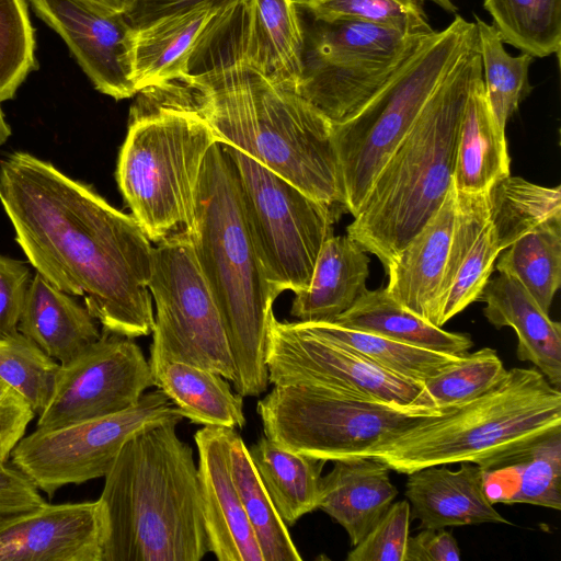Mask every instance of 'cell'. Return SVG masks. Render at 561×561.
I'll return each instance as SVG.
<instances>
[{
  "label": "cell",
  "mask_w": 561,
  "mask_h": 561,
  "mask_svg": "<svg viewBox=\"0 0 561 561\" xmlns=\"http://www.w3.org/2000/svg\"><path fill=\"white\" fill-rule=\"evenodd\" d=\"M0 203L30 263L82 296L102 330L152 333V242L131 216L47 161L13 152L0 161Z\"/></svg>",
  "instance_id": "cell-1"
},
{
  "label": "cell",
  "mask_w": 561,
  "mask_h": 561,
  "mask_svg": "<svg viewBox=\"0 0 561 561\" xmlns=\"http://www.w3.org/2000/svg\"><path fill=\"white\" fill-rule=\"evenodd\" d=\"M18 330L60 364L75 358L101 336L88 309L39 273L31 279Z\"/></svg>",
  "instance_id": "cell-25"
},
{
  "label": "cell",
  "mask_w": 561,
  "mask_h": 561,
  "mask_svg": "<svg viewBox=\"0 0 561 561\" xmlns=\"http://www.w3.org/2000/svg\"><path fill=\"white\" fill-rule=\"evenodd\" d=\"M60 363L22 333L0 337V379L39 416L53 396Z\"/></svg>",
  "instance_id": "cell-38"
},
{
  "label": "cell",
  "mask_w": 561,
  "mask_h": 561,
  "mask_svg": "<svg viewBox=\"0 0 561 561\" xmlns=\"http://www.w3.org/2000/svg\"><path fill=\"white\" fill-rule=\"evenodd\" d=\"M30 283L31 272L24 262L0 254V337L19 332Z\"/></svg>",
  "instance_id": "cell-44"
},
{
  "label": "cell",
  "mask_w": 561,
  "mask_h": 561,
  "mask_svg": "<svg viewBox=\"0 0 561 561\" xmlns=\"http://www.w3.org/2000/svg\"><path fill=\"white\" fill-rule=\"evenodd\" d=\"M99 500L0 510V561H102Z\"/></svg>",
  "instance_id": "cell-17"
},
{
  "label": "cell",
  "mask_w": 561,
  "mask_h": 561,
  "mask_svg": "<svg viewBox=\"0 0 561 561\" xmlns=\"http://www.w3.org/2000/svg\"><path fill=\"white\" fill-rule=\"evenodd\" d=\"M435 4H437L439 8H442L444 11L448 13H456L458 8L451 0H431Z\"/></svg>",
  "instance_id": "cell-51"
},
{
  "label": "cell",
  "mask_w": 561,
  "mask_h": 561,
  "mask_svg": "<svg viewBox=\"0 0 561 561\" xmlns=\"http://www.w3.org/2000/svg\"><path fill=\"white\" fill-rule=\"evenodd\" d=\"M506 374L496 351L483 347L423 383L436 407L445 410L489 391Z\"/></svg>",
  "instance_id": "cell-40"
},
{
  "label": "cell",
  "mask_w": 561,
  "mask_h": 561,
  "mask_svg": "<svg viewBox=\"0 0 561 561\" xmlns=\"http://www.w3.org/2000/svg\"><path fill=\"white\" fill-rule=\"evenodd\" d=\"M369 257L347 234L322 245L309 287L295 294L290 314L299 322H333L367 289Z\"/></svg>",
  "instance_id": "cell-24"
},
{
  "label": "cell",
  "mask_w": 561,
  "mask_h": 561,
  "mask_svg": "<svg viewBox=\"0 0 561 561\" xmlns=\"http://www.w3.org/2000/svg\"><path fill=\"white\" fill-rule=\"evenodd\" d=\"M141 92L194 112L219 142L248 153L312 198L345 211L333 123L254 61L249 48V0L224 4L183 71Z\"/></svg>",
  "instance_id": "cell-2"
},
{
  "label": "cell",
  "mask_w": 561,
  "mask_h": 561,
  "mask_svg": "<svg viewBox=\"0 0 561 561\" xmlns=\"http://www.w3.org/2000/svg\"><path fill=\"white\" fill-rule=\"evenodd\" d=\"M474 23L485 96L496 122L505 130L507 121L533 89L528 73L534 57L526 53L511 56L493 25L478 16Z\"/></svg>",
  "instance_id": "cell-37"
},
{
  "label": "cell",
  "mask_w": 561,
  "mask_h": 561,
  "mask_svg": "<svg viewBox=\"0 0 561 561\" xmlns=\"http://www.w3.org/2000/svg\"><path fill=\"white\" fill-rule=\"evenodd\" d=\"M152 386L149 362L134 339L102 330L98 341L60 364L36 428H57L124 411Z\"/></svg>",
  "instance_id": "cell-15"
},
{
  "label": "cell",
  "mask_w": 561,
  "mask_h": 561,
  "mask_svg": "<svg viewBox=\"0 0 561 561\" xmlns=\"http://www.w3.org/2000/svg\"><path fill=\"white\" fill-rule=\"evenodd\" d=\"M35 68L34 30L25 0H0V102L12 99Z\"/></svg>",
  "instance_id": "cell-41"
},
{
  "label": "cell",
  "mask_w": 561,
  "mask_h": 561,
  "mask_svg": "<svg viewBox=\"0 0 561 561\" xmlns=\"http://www.w3.org/2000/svg\"><path fill=\"white\" fill-rule=\"evenodd\" d=\"M231 430L204 426L194 435L208 549L219 561H263L231 474Z\"/></svg>",
  "instance_id": "cell-18"
},
{
  "label": "cell",
  "mask_w": 561,
  "mask_h": 561,
  "mask_svg": "<svg viewBox=\"0 0 561 561\" xmlns=\"http://www.w3.org/2000/svg\"><path fill=\"white\" fill-rule=\"evenodd\" d=\"M256 473L286 526L318 508L325 460L261 437L248 447Z\"/></svg>",
  "instance_id": "cell-29"
},
{
  "label": "cell",
  "mask_w": 561,
  "mask_h": 561,
  "mask_svg": "<svg viewBox=\"0 0 561 561\" xmlns=\"http://www.w3.org/2000/svg\"><path fill=\"white\" fill-rule=\"evenodd\" d=\"M457 540L445 528H423L409 537L403 561H458Z\"/></svg>",
  "instance_id": "cell-46"
},
{
  "label": "cell",
  "mask_w": 561,
  "mask_h": 561,
  "mask_svg": "<svg viewBox=\"0 0 561 561\" xmlns=\"http://www.w3.org/2000/svg\"><path fill=\"white\" fill-rule=\"evenodd\" d=\"M298 8L324 21L355 20L414 35L435 30L424 0H295Z\"/></svg>",
  "instance_id": "cell-39"
},
{
  "label": "cell",
  "mask_w": 561,
  "mask_h": 561,
  "mask_svg": "<svg viewBox=\"0 0 561 561\" xmlns=\"http://www.w3.org/2000/svg\"><path fill=\"white\" fill-rule=\"evenodd\" d=\"M36 485L13 465H0V510H19L42 504Z\"/></svg>",
  "instance_id": "cell-47"
},
{
  "label": "cell",
  "mask_w": 561,
  "mask_h": 561,
  "mask_svg": "<svg viewBox=\"0 0 561 561\" xmlns=\"http://www.w3.org/2000/svg\"><path fill=\"white\" fill-rule=\"evenodd\" d=\"M149 290L156 307L149 362H183L233 382L237 370L224 323L190 234L154 244Z\"/></svg>",
  "instance_id": "cell-12"
},
{
  "label": "cell",
  "mask_w": 561,
  "mask_h": 561,
  "mask_svg": "<svg viewBox=\"0 0 561 561\" xmlns=\"http://www.w3.org/2000/svg\"><path fill=\"white\" fill-rule=\"evenodd\" d=\"M560 430V389L535 367H515L489 391L421 417L369 457L404 474L460 462L488 470Z\"/></svg>",
  "instance_id": "cell-6"
},
{
  "label": "cell",
  "mask_w": 561,
  "mask_h": 561,
  "mask_svg": "<svg viewBox=\"0 0 561 561\" xmlns=\"http://www.w3.org/2000/svg\"><path fill=\"white\" fill-rule=\"evenodd\" d=\"M264 435L325 461L369 457L391 436L427 415L344 391L302 385L274 386L256 405Z\"/></svg>",
  "instance_id": "cell-9"
},
{
  "label": "cell",
  "mask_w": 561,
  "mask_h": 561,
  "mask_svg": "<svg viewBox=\"0 0 561 561\" xmlns=\"http://www.w3.org/2000/svg\"><path fill=\"white\" fill-rule=\"evenodd\" d=\"M1 103V102H0ZM11 135L10 126L4 119L3 112L0 106V146L3 145Z\"/></svg>",
  "instance_id": "cell-50"
},
{
  "label": "cell",
  "mask_w": 561,
  "mask_h": 561,
  "mask_svg": "<svg viewBox=\"0 0 561 561\" xmlns=\"http://www.w3.org/2000/svg\"><path fill=\"white\" fill-rule=\"evenodd\" d=\"M297 322L311 333L343 345L386 370L420 382L460 363L467 354L435 352L334 322Z\"/></svg>",
  "instance_id": "cell-32"
},
{
  "label": "cell",
  "mask_w": 561,
  "mask_h": 561,
  "mask_svg": "<svg viewBox=\"0 0 561 561\" xmlns=\"http://www.w3.org/2000/svg\"><path fill=\"white\" fill-rule=\"evenodd\" d=\"M130 107L116 180L130 215L157 244L192 234L196 194L213 128L194 112L146 92Z\"/></svg>",
  "instance_id": "cell-7"
},
{
  "label": "cell",
  "mask_w": 561,
  "mask_h": 561,
  "mask_svg": "<svg viewBox=\"0 0 561 561\" xmlns=\"http://www.w3.org/2000/svg\"><path fill=\"white\" fill-rule=\"evenodd\" d=\"M333 322L447 354L462 355L473 346L468 334L449 332L422 319L394 300L386 288L366 289Z\"/></svg>",
  "instance_id": "cell-31"
},
{
  "label": "cell",
  "mask_w": 561,
  "mask_h": 561,
  "mask_svg": "<svg viewBox=\"0 0 561 561\" xmlns=\"http://www.w3.org/2000/svg\"><path fill=\"white\" fill-rule=\"evenodd\" d=\"M268 382L335 389L417 411L442 412L424 383L404 378L356 352L304 329L273 320L266 354Z\"/></svg>",
  "instance_id": "cell-14"
},
{
  "label": "cell",
  "mask_w": 561,
  "mask_h": 561,
  "mask_svg": "<svg viewBox=\"0 0 561 561\" xmlns=\"http://www.w3.org/2000/svg\"><path fill=\"white\" fill-rule=\"evenodd\" d=\"M482 77L479 43L431 96L360 204L346 234L385 267L438 210L453 184L459 126Z\"/></svg>",
  "instance_id": "cell-5"
},
{
  "label": "cell",
  "mask_w": 561,
  "mask_h": 561,
  "mask_svg": "<svg viewBox=\"0 0 561 561\" xmlns=\"http://www.w3.org/2000/svg\"><path fill=\"white\" fill-rule=\"evenodd\" d=\"M249 48L271 79L297 92L304 35L295 0H249Z\"/></svg>",
  "instance_id": "cell-30"
},
{
  "label": "cell",
  "mask_w": 561,
  "mask_h": 561,
  "mask_svg": "<svg viewBox=\"0 0 561 561\" xmlns=\"http://www.w3.org/2000/svg\"><path fill=\"white\" fill-rule=\"evenodd\" d=\"M478 44L477 25L460 15L434 31L354 114L333 123L344 208L355 216L376 175L436 89Z\"/></svg>",
  "instance_id": "cell-8"
},
{
  "label": "cell",
  "mask_w": 561,
  "mask_h": 561,
  "mask_svg": "<svg viewBox=\"0 0 561 561\" xmlns=\"http://www.w3.org/2000/svg\"><path fill=\"white\" fill-rule=\"evenodd\" d=\"M65 41L94 88L115 100L137 94L131 80L135 28L124 13L81 0H30Z\"/></svg>",
  "instance_id": "cell-16"
},
{
  "label": "cell",
  "mask_w": 561,
  "mask_h": 561,
  "mask_svg": "<svg viewBox=\"0 0 561 561\" xmlns=\"http://www.w3.org/2000/svg\"><path fill=\"white\" fill-rule=\"evenodd\" d=\"M208 1L227 0H128L124 14L137 30L163 16Z\"/></svg>",
  "instance_id": "cell-48"
},
{
  "label": "cell",
  "mask_w": 561,
  "mask_h": 561,
  "mask_svg": "<svg viewBox=\"0 0 561 561\" xmlns=\"http://www.w3.org/2000/svg\"><path fill=\"white\" fill-rule=\"evenodd\" d=\"M180 422L135 434L105 474L102 561H199L209 552L198 468Z\"/></svg>",
  "instance_id": "cell-3"
},
{
  "label": "cell",
  "mask_w": 561,
  "mask_h": 561,
  "mask_svg": "<svg viewBox=\"0 0 561 561\" xmlns=\"http://www.w3.org/2000/svg\"><path fill=\"white\" fill-rule=\"evenodd\" d=\"M182 419L179 409L157 388L124 411L57 428H36L15 445L11 463L38 490L53 496L66 485L105 477L123 445L135 434Z\"/></svg>",
  "instance_id": "cell-13"
},
{
  "label": "cell",
  "mask_w": 561,
  "mask_h": 561,
  "mask_svg": "<svg viewBox=\"0 0 561 561\" xmlns=\"http://www.w3.org/2000/svg\"><path fill=\"white\" fill-rule=\"evenodd\" d=\"M321 477L318 508L347 533L356 546L377 524L398 495L390 468L371 457L334 460Z\"/></svg>",
  "instance_id": "cell-22"
},
{
  "label": "cell",
  "mask_w": 561,
  "mask_h": 561,
  "mask_svg": "<svg viewBox=\"0 0 561 561\" xmlns=\"http://www.w3.org/2000/svg\"><path fill=\"white\" fill-rule=\"evenodd\" d=\"M81 1H84L89 4H92V5L102 8V9H106V10H111V11L119 12V13L125 12V10L127 8V3H128V0H81Z\"/></svg>",
  "instance_id": "cell-49"
},
{
  "label": "cell",
  "mask_w": 561,
  "mask_h": 561,
  "mask_svg": "<svg viewBox=\"0 0 561 561\" xmlns=\"http://www.w3.org/2000/svg\"><path fill=\"white\" fill-rule=\"evenodd\" d=\"M455 213L453 183L438 210L386 267L387 293L408 310L437 327H440V295Z\"/></svg>",
  "instance_id": "cell-19"
},
{
  "label": "cell",
  "mask_w": 561,
  "mask_h": 561,
  "mask_svg": "<svg viewBox=\"0 0 561 561\" xmlns=\"http://www.w3.org/2000/svg\"><path fill=\"white\" fill-rule=\"evenodd\" d=\"M491 222L501 251L539 225L561 218V187L508 175L490 187Z\"/></svg>",
  "instance_id": "cell-35"
},
{
  "label": "cell",
  "mask_w": 561,
  "mask_h": 561,
  "mask_svg": "<svg viewBox=\"0 0 561 561\" xmlns=\"http://www.w3.org/2000/svg\"><path fill=\"white\" fill-rule=\"evenodd\" d=\"M231 474L263 561H301L286 524L264 489L241 436L231 430Z\"/></svg>",
  "instance_id": "cell-34"
},
{
  "label": "cell",
  "mask_w": 561,
  "mask_h": 561,
  "mask_svg": "<svg viewBox=\"0 0 561 561\" xmlns=\"http://www.w3.org/2000/svg\"><path fill=\"white\" fill-rule=\"evenodd\" d=\"M500 253L497 236L490 220L466 253L450 282L440 313L442 327L479 300Z\"/></svg>",
  "instance_id": "cell-42"
},
{
  "label": "cell",
  "mask_w": 561,
  "mask_h": 561,
  "mask_svg": "<svg viewBox=\"0 0 561 561\" xmlns=\"http://www.w3.org/2000/svg\"><path fill=\"white\" fill-rule=\"evenodd\" d=\"M196 260L220 313L242 397L266 391V354L278 297L252 237L238 184L220 142L205 159L191 234Z\"/></svg>",
  "instance_id": "cell-4"
},
{
  "label": "cell",
  "mask_w": 561,
  "mask_h": 561,
  "mask_svg": "<svg viewBox=\"0 0 561 561\" xmlns=\"http://www.w3.org/2000/svg\"><path fill=\"white\" fill-rule=\"evenodd\" d=\"M227 1H208L135 30L131 80L137 94L176 78Z\"/></svg>",
  "instance_id": "cell-23"
},
{
  "label": "cell",
  "mask_w": 561,
  "mask_h": 561,
  "mask_svg": "<svg viewBox=\"0 0 561 561\" xmlns=\"http://www.w3.org/2000/svg\"><path fill=\"white\" fill-rule=\"evenodd\" d=\"M149 362V360H148ZM154 386L194 424L243 428L242 396L217 373L183 362H149Z\"/></svg>",
  "instance_id": "cell-27"
},
{
  "label": "cell",
  "mask_w": 561,
  "mask_h": 561,
  "mask_svg": "<svg viewBox=\"0 0 561 561\" xmlns=\"http://www.w3.org/2000/svg\"><path fill=\"white\" fill-rule=\"evenodd\" d=\"M408 500L392 503L368 534L348 552L347 561H403L410 537Z\"/></svg>",
  "instance_id": "cell-43"
},
{
  "label": "cell",
  "mask_w": 561,
  "mask_h": 561,
  "mask_svg": "<svg viewBox=\"0 0 561 561\" xmlns=\"http://www.w3.org/2000/svg\"><path fill=\"white\" fill-rule=\"evenodd\" d=\"M297 10L304 35L297 92L332 123L364 105L427 36Z\"/></svg>",
  "instance_id": "cell-11"
},
{
  "label": "cell",
  "mask_w": 561,
  "mask_h": 561,
  "mask_svg": "<svg viewBox=\"0 0 561 561\" xmlns=\"http://www.w3.org/2000/svg\"><path fill=\"white\" fill-rule=\"evenodd\" d=\"M496 270L517 279L549 313L561 283V218L546 221L501 251Z\"/></svg>",
  "instance_id": "cell-33"
},
{
  "label": "cell",
  "mask_w": 561,
  "mask_h": 561,
  "mask_svg": "<svg viewBox=\"0 0 561 561\" xmlns=\"http://www.w3.org/2000/svg\"><path fill=\"white\" fill-rule=\"evenodd\" d=\"M504 44L535 57L558 55L561 0H483Z\"/></svg>",
  "instance_id": "cell-36"
},
{
  "label": "cell",
  "mask_w": 561,
  "mask_h": 561,
  "mask_svg": "<svg viewBox=\"0 0 561 561\" xmlns=\"http://www.w3.org/2000/svg\"><path fill=\"white\" fill-rule=\"evenodd\" d=\"M479 301L496 329L512 328L517 336V357L530 362L549 382L561 386V324L549 318L515 278L500 274L489 279Z\"/></svg>",
  "instance_id": "cell-21"
},
{
  "label": "cell",
  "mask_w": 561,
  "mask_h": 561,
  "mask_svg": "<svg viewBox=\"0 0 561 561\" xmlns=\"http://www.w3.org/2000/svg\"><path fill=\"white\" fill-rule=\"evenodd\" d=\"M430 466L408 474L405 497L422 528H446L483 523L510 524L490 502L484 490V469L460 462Z\"/></svg>",
  "instance_id": "cell-20"
},
{
  "label": "cell",
  "mask_w": 561,
  "mask_h": 561,
  "mask_svg": "<svg viewBox=\"0 0 561 561\" xmlns=\"http://www.w3.org/2000/svg\"><path fill=\"white\" fill-rule=\"evenodd\" d=\"M505 130L488 103L483 79L473 84L460 121L453 183L457 192L478 193L511 175Z\"/></svg>",
  "instance_id": "cell-26"
},
{
  "label": "cell",
  "mask_w": 561,
  "mask_h": 561,
  "mask_svg": "<svg viewBox=\"0 0 561 561\" xmlns=\"http://www.w3.org/2000/svg\"><path fill=\"white\" fill-rule=\"evenodd\" d=\"M270 284L278 296L309 287L342 211L319 202L240 149L220 142Z\"/></svg>",
  "instance_id": "cell-10"
},
{
  "label": "cell",
  "mask_w": 561,
  "mask_h": 561,
  "mask_svg": "<svg viewBox=\"0 0 561 561\" xmlns=\"http://www.w3.org/2000/svg\"><path fill=\"white\" fill-rule=\"evenodd\" d=\"M484 490L492 504L526 503L561 508V430L503 465L484 470Z\"/></svg>",
  "instance_id": "cell-28"
},
{
  "label": "cell",
  "mask_w": 561,
  "mask_h": 561,
  "mask_svg": "<svg viewBox=\"0 0 561 561\" xmlns=\"http://www.w3.org/2000/svg\"><path fill=\"white\" fill-rule=\"evenodd\" d=\"M34 416L30 404L0 379V465L7 463Z\"/></svg>",
  "instance_id": "cell-45"
}]
</instances>
